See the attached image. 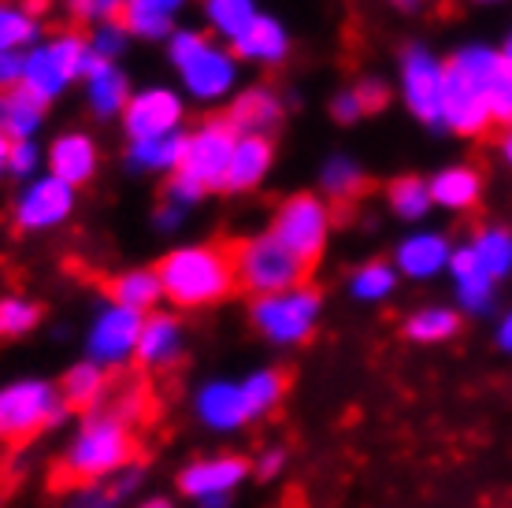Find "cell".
Instances as JSON below:
<instances>
[{
  "label": "cell",
  "mask_w": 512,
  "mask_h": 508,
  "mask_svg": "<svg viewBox=\"0 0 512 508\" xmlns=\"http://www.w3.org/2000/svg\"><path fill=\"white\" fill-rule=\"evenodd\" d=\"M286 390H290V379L282 368H253L238 379L216 375L193 390V420L212 434H238L253 423L268 420L286 401Z\"/></svg>",
  "instance_id": "cell-1"
},
{
  "label": "cell",
  "mask_w": 512,
  "mask_h": 508,
  "mask_svg": "<svg viewBox=\"0 0 512 508\" xmlns=\"http://www.w3.org/2000/svg\"><path fill=\"white\" fill-rule=\"evenodd\" d=\"M134 427L130 416L119 405H101L93 412H82L75 431L67 434L60 449V475L67 483L90 486L104 483L134 464Z\"/></svg>",
  "instance_id": "cell-2"
},
{
  "label": "cell",
  "mask_w": 512,
  "mask_h": 508,
  "mask_svg": "<svg viewBox=\"0 0 512 508\" xmlns=\"http://www.w3.org/2000/svg\"><path fill=\"white\" fill-rule=\"evenodd\" d=\"M156 275L164 286V301H171L175 308H186V312L212 308L238 290L231 245L219 242H193L171 249L156 264Z\"/></svg>",
  "instance_id": "cell-3"
},
{
  "label": "cell",
  "mask_w": 512,
  "mask_h": 508,
  "mask_svg": "<svg viewBox=\"0 0 512 508\" xmlns=\"http://www.w3.org/2000/svg\"><path fill=\"white\" fill-rule=\"evenodd\" d=\"M71 412L52 379H12L0 386V442H30L38 434L60 427Z\"/></svg>",
  "instance_id": "cell-4"
},
{
  "label": "cell",
  "mask_w": 512,
  "mask_h": 508,
  "mask_svg": "<svg viewBox=\"0 0 512 508\" xmlns=\"http://www.w3.org/2000/svg\"><path fill=\"white\" fill-rule=\"evenodd\" d=\"M323 316V293L316 286H294V290L271 293V297H253L249 305V323L253 331L275 349H297L305 345Z\"/></svg>",
  "instance_id": "cell-5"
},
{
  "label": "cell",
  "mask_w": 512,
  "mask_h": 508,
  "mask_svg": "<svg viewBox=\"0 0 512 508\" xmlns=\"http://www.w3.org/2000/svg\"><path fill=\"white\" fill-rule=\"evenodd\" d=\"M234 253V275H238V290H245L249 297H271V293L294 290L305 286L312 267L294 256L275 234H253L242 238L238 245H231Z\"/></svg>",
  "instance_id": "cell-6"
},
{
  "label": "cell",
  "mask_w": 512,
  "mask_h": 508,
  "mask_svg": "<svg viewBox=\"0 0 512 508\" xmlns=\"http://www.w3.org/2000/svg\"><path fill=\"white\" fill-rule=\"evenodd\" d=\"M167 41H171L167 56H171V64L179 67L182 86H186V93H190L193 101L212 104V101H223L231 93L234 82H238V64H234L231 52L212 45L197 30H179V34H171Z\"/></svg>",
  "instance_id": "cell-7"
},
{
  "label": "cell",
  "mask_w": 512,
  "mask_h": 508,
  "mask_svg": "<svg viewBox=\"0 0 512 508\" xmlns=\"http://www.w3.org/2000/svg\"><path fill=\"white\" fill-rule=\"evenodd\" d=\"M90 64V38H82L75 30H64L56 34L45 45H34L26 52V67H23V89L30 97H38L41 104L56 101L75 78H82Z\"/></svg>",
  "instance_id": "cell-8"
},
{
  "label": "cell",
  "mask_w": 512,
  "mask_h": 508,
  "mask_svg": "<svg viewBox=\"0 0 512 508\" xmlns=\"http://www.w3.org/2000/svg\"><path fill=\"white\" fill-rule=\"evenodd\" d=\"M334 227V212L331 204L316 197V193H294L275 208L271 216V234L279 238L294 256H301L308 267L316 264L327 249V238H331Z\"/></svg>",
  "instance_id": "cell-9"
},
{
  "label": "cell",
  "mask_w": 512,
  "mask_h": 508,
  "mask_svg": "<svg viewBox=\"0 0 512 508\" xmlns=\"http://www.w3.org/2000/svg\"><path fill=\"white\" fill-rule=\"evenodd\" d=\"M234 145H238V130L227 123V115L205 119L193 134H186V149H182L179 171L186 178H193L205 193L223 190Z\"/></svg>",
  "instance_id": "cell-10"
},
{
  "label": "cell",
  "mask_w": 512,
  "mask_h": 508,
  "mask_svg": "<svg viewBox=\"0 0 512 508\" xmlns=\"http://www.w3.org/2000/svg\"><path fill=\"white\" fill-rule=\"evenodd\" d=\"M253 479V460L242 453H201L179 468V494L193 505H205L216 497H238L245 483Z\"/></svg>",
  "instance_id": "cell-11"
},
{
  "label": "cell",
  "mask_w": 512,
  "mask_h": 508,
  "mask_svg": "<svg viewBox=\"0 0 512 508\" xmlns=\"http://www.w3.org/2000/svg\"><path fill=\"white\" fill-rule=\"evenodd\" d=\"M145 327V316L134 308H123L116 301H104L93 312L90 327H86V356L97 360L101 368L116 371L134 360L138 353V338Z\"/></svg>",
  "instance_id": "cell-12"
},
{
  "label": "cell",
  "mask_w": 512,
  "mask_h": 508,
  "mask_svg": "<svg viewBox=\"0 0 512 508\" xmlns=\"http://www.w3.org/2000/svg\"><path fill=\"white\" fill-rule=\"evenodd\" d=\"M75 212V186H67L64 178L38 175L30 178L12 204V227L19 234H45L67 223Z\"/></svg>",
  "instance_id": "cell-13"
},
{
  "label": "cell",
  "mask_w": 512,
  "mask_h": 508,
  "mask_svg": "<svg viewBox=\"0 0 512 508\" xmlns=\"http://www.w3.org/2000/svg\"><path fill=\"white\" fill-rule=\"evenodd\" d=\"M442 86H446V64L438 56L420 45L401 52V93L409 112L427 127L442 123Z\"/></svg>",
  "instance_id": "cell-14"
},
{
  "label": "cell",
  "mask_w": 512,
  "mask_h": 508,
  "mask_svg": "<svg viewBox=\"0 0 512 508\" xmlns=\"http://www.w3.org/2000/svg\"><path fill=\"white\" fill-rule=\"evenodd\" d=\"M449 64L464 71L475 86L483 89L490 108V119L501 123V127H512V64L494 49H483V45H472V49H461Z\"/></svg>",
  "instance_id": "cell-15"
},
{
  "label": "cell",
  "mask_w": 512,
  "mask_h": 508,
  "mask_svg": "<svg viewBox=\"0 0 512 508\" xmlns=\"http://www.w3.org/2000/svg\"><path fill=\"white\" fill-rule=\"evenodd\" d=\"M182 112H186V104H182V97L175 89L167 86L138 89V93H130L127 108H123V130H127L130 141L167 138V134H179Z\"/></svg>",
  "instance_id": "cell-16"
},
{
  "label": "cell",
  "mask_w": 512,
  "mask_h": 508,
  "mask_svg": "<svg viewBox=\"0 0 512 508\" xmlns=\"http://www.w3.org/2000/svg\"><path fill=\"white\" fill-rule=\"evenodd\" d=\"M442 123H446L453 134H464V138H479V134L494 123V119H490L483 89L475 86L472 78L464 75V71H457L453 64H446V86H442Z\"/></svg>",
  "instance_id": "cell-17"
},
{
  "label": "cell",
  "mask_w": 512,
  "mask_h": 508,
  "mask_svg": "<svg viewBox=\"0 0 512 508\" xmlns=\"http://www.w3.org/2000/svg\"><path fill=\"white\" fill-rule=\"evenodd\" d=\"M182 353H186V327H182V319L171 316V312H149L145 327H141L134 364H141L145 371H167L179 364Z\"/></svg>",
  "instance_id": "cell-18"
},
{
  "label": "cell",
  "mask_w": 512,
  "mask_h": 508,
  "mask_svg": "<svg viewBox=\"0 0 512 508\" xmlns=\"http://www.w3.org/2000/svg\"><path fill=\"white\" fill-rule=\"evenodd\" d=\"M449 256H453V245H449L446 234L438 230H416L409 238H401L394 249V267L401 279L412 282H427L449 271Z\"/></svg>",
  "instance_id": "cell-19"
},
{
  "label": "cell",
  "mask_w": 512,
  "mask_h": 508,
  "mask_svg": "<svg viewBox=\"0 0 512 508\" xmlns=\"http://www.w3.org/2000/svg\"><path fill=\"white\" fill-rule=\"evenodd\" d=\"M449 279H453V293H457V305H461L464 312L487 316L490 308H494L498 282L479 267V260H475V253L468 245L453 249V256H449Z\"/></svg>",
  "instance_id": "cell-20"
},
{
  "label": "cell",
  "mask_w": 512,
  "mask_h": 508,
  "mask_svg": "<svg viewBox=\"0 0 512 508\" xmlns=\"http://www.w3.org/2000/svg\"><path fill=\"white\" fill-rule=\"evenodd\" d=\"M97 141L90 134H60V138L49 145V175L64 178L67 186H86L93 175H97Z\"/></svg>",
  "instance_id": "cell-21"
},
{
  "label": "cell",
  "mask_w": 512,
  "mask_h": 508,
  "mask_svg": "<svg viewBox=\"0 0 512 508\" xmlns=\"http://www.w3.org/2000/svg\"><path fill=\"white\" fill-rule=\"evenodd\" d=\"M227 123L238 134H256V138H268L271 130L282 123V101L271 86H253L238 93L227 108Z\"/></svg>",
  "instance_id": "cell-22"
},
{
  "label": "cell",
  "mask_w": 512,
  "mask_h": 508,
  "mask_svg": "<svg viewBox=\"0 0 512 508\" xmlns=\"http://www.w3.org/2000/svg\"><path fill=\"white\" fill-rule=\"evenodd\" d=\"M108 382H112V371L101 368V364L90 360V356H82V360H75V364L60 375L56 386H60V394H64L71 412H93V408L104 405Z\"/></svg>",
  "instance_id": "cell-23"
},
{
  "label": "cell",
  "mask_w": 512,
  "mask_h": 508,
  "mask_svg": "<svg viewBox=\"0 0 512 508\" xmlns=\"http://www.w3.org/2000/svg\"><path fill=\"white\" fill-rule=\"evenodd\" d=\"M271 160H275L271 138L238 134V145H234V156H231V167H227V182H223V190L227 193L256 190V186L264 182V175L271 171Z\"/></svg>",
  "instance_id": "cell-24"
},
{
  "label": "cell",
  "mask_w": 512,
  "mask_h": 508,
  "mask_svg": "<svg viewBox=\"0 0 512 508\" xmlns=\"http://www.w3.org/2000/svg\"><path fill=\"white\" fill-rule=\"evenodd\" d=\"M234 52L249 60V64H260V67H279L286 56H290V34H286V26L279 19H271V15H256L253 26L245 30L242 38L234 41Z\"/></svg>",
  "instance_id": "cell-25"
},
{
  "label": "cell",
  "mask_w": 512,
  "mask_h": 508,
  "mask_svg": "<svg viewBox=\"0 0 512 508\" xmlns=\"http://www.w3.org/2000/svg\"><path fill=\"white\" fill-rule=\"evenodd\" d=\"M104 293L108 301H116L123 308H134L141 316L156 312V305L164 301V286H160V275L156 267H130V271H119L104 282Z\"/></svg>",
  "instance_id": "cell-26"
},
{
  "label": "cell",
  "mask_w": 512,
  "mask_h": 508,
  "mask_svg": "<svg viewBox=\"0 0 512 508\" xmlns=\"http://www.w3.org/2000/svg\"><path fill=\"white\" fill-rule=\"evenodd\" d=\"M141 486H145V468L130 464L127 471H119L104 483L78 486L75 494L67 497L64 508H123L141 494Z\"/></svg>",
  "instance_id": "cell-27"
},
{
  "label": "cell",
  "mask_w": 512,
  "mask_h": 508,
  "mask_svg": "<svg viewBox=\"0 0 512 508\" xmlns=\"http://www.w3.org/2000/svg\"><path fill=\"white\" fill-rule=\"evenodd\" d=\"M186 0H123L119 23L127 26L134 38L160 41L175 34V15L182 12Z\"/></svg>",
  "instance_id": "cell-28"
},
{
  "label": "cell",
  "mask_w": 512,
  "mask_h": 508,
  "mask_svg": "<svg viewBox=\"0 0 512 508\" xmlns=\"http://www.w3.org/2000/svg\"><path fill=\"white\" fill-rule=\"evenodd\" d=\"M45 123V104L30 97L23 86L0 89V134L8 141H34Z\"/></svg>",
  "instance_id": "cell-29"
},
{
  "label": "cell",
  "mask_w": 512,
  "mask_h": 508,
  "mask_svg": "<svg viewBox=\"0 0 512 508\" xmlns=\"http://www.w3.org/2000/svg\"><path fill=\"white\" fill-rule=\"evenodd\" d=\"M483 197V175L475 167H446L431 178V201L449 212H468Z\"/></svg>",
  "instance_id": "cell-30"
},
{
  "label": "cell",
  "mask_w": 512,
  "mask_h": 508,
  "mask_svg": "<svg viewBox=\"0 0 512 508\" xmlns=\"http://www.w3.org/2000/svg\"><path fill=\"white\" fill-rule=\"evenodd\" d=\"M401 331L416 345H442L461 334V312L449 305H423L405 316Z\"/></svg>",
  "instance_id": "cell-31"
},
{
  "label": "cell",
  "mask_w": 512,
  "mask_h": 508,
  "mask_svg": "<svg viewBox=\"0 0 512 508\" xmlns=\"http://www.w3.org/2000/svg\"><path fill=\"white\" fill-rule=\"evenodd\" d=\"M397 282L401 275H397L394 260H368L349 275V297L360 305H383L394 297Z\"/></svg>",
  "instance_id": "cell-32"
},
{
  "label": "cell",
  "mask_w": 512,
  "mask_h": 508,
  "mask_svg": "<svg viewBox=\"0 0 512 508\" xmlns=\"http://www.w3.org/2000/svg\"><path fill=\"white\" fill-rule=\"evenodd\" d=\"M182 149H186V134H167V138H145V141H130V167L134 171H167L175 175L182 164Z\"/></svg>",
  "instance_id": "cell-33"
},
{
  "label": "cell",
  "mask_w": 512,
  "mask_h": 508,
  "mask_svg": "<svg viewBox=\"0 0 512 508\" xmlns=\"http://www.w3.org/2000/svg\"><path fill=\"white\" fill-rule=\"evenodd\" d=\"M86 93H90L93 115H101V119H116V115H123V108H127V101H130L127 75H123L116 64H108L104 71H97L93 78H86Z\"/></svg>",
  "instance_id": "cell-34"
},
{
  "label": "cell",
  "mask_w": 512,
  "mask_h": 508,
  "mask_svg": "<svg viewBox=\"0 0 512 508\" xmlns=\"http://www.w3.org/2000/svg\"><path fill=\"white\" fill-rule=\"evenodd\" d=\"M468 249H472L479 267H483L494 282L512 275V230H505V227L475 230V238L468 242Z\"/></svg>",
  "instance_id": "cell-35"
},
{
  "label": "cell",
  "mask_w": 512,
  "mask_h": 508,
  "mask_svg": "<svg viewBox=\"0 0 512 508\" xmlns=\"http://www.w3.org/2000/svg\"><path fill=\"white\" fill-rule=\"evenodd\" d=\"M201 8H205L208 26L216 30L219 38L231 41V45L242 38L245 30L253 26L256 15H260L256 0H201Z\"/></svg>",
  "instance_id": "cell-36"
},
{
  "label": "cell",
  "mask_w": 512,
  "mask_h": 508,
  "mask_svg": "<svg viewBox=\"0 0 512 508\" xmlns=\"http://www.w3.org/2000/svg\"><path fill=\"white\" fill-rule=\"evenodd\" d=\"M386 201L394 208L397 219H405V223H416L431 212V182H423L416 175H401L394 178L390 186H386Z\"/></svg>",
  "instance_id": "cell-37"
},
{
  "label": "cell",
  "mask_w": 512,
  "mask_h": 508,
  "mask_svg": "<svg viewBox=\"0 0 512 508\" xmlns=\"http://www.w3.org/2000/svg\"><path fill=\"white\" fill-rule=\"evenodd\" d=\"M41 316H45V308L34 297H19V293L0 297V342H15V338L34 334L41 327Z\"/></svg>",
  "instance_id": "cell-38"
},
{
  "label": "cell",
  "mask_w": 512,
  "mask_h": 508,
  "mask_svg": "<svg viewBox=\"0 0 512 508\" xmlns=\"http://www.w3.org/2000/svg\"><path fill=\"white\" fill-rule=\"evenodd\" d=\"M320 182H323V193H327L331 201H357L360 193L368 190L364 167H360L357 160H349V156H334V160H327Z\"/></svg>",
  "instance_id": "cell-39"
},
{
  "label": "cell",
  "mask_w": 512,
  "mask_h": 508,
  "mask_svg": "<svg viewBox=\"0 0 512 508\" xmlns=\"http://www.w3.org/2000/svg\"><path fill=\"white\" fill-rule=\"evenodd\" d=\"M38 19L26 8L15 4H0V52H23L26 45L38 41Z\"/></svg>",
  "instance_id": "cell-40"
},
{
  "label": "cell",
  "mask_w": 512,
  "mask_h": 508,
  "mask_svg": "<svg viewBox=\"0 0 512 508\" xmlns=\"http://www.w3.org/2000/svg\"><path fill=\"white\" fill-rule=\"evenodd\" d=\"M127 41H130V30L119 23V19H112V23L93 26L90 49L101 56L104 64H116V56H123V52H127Z\"/></svg>",
  "instance_id": "cell-41"
},
{
  "label": "cell",
  "mask_w": 512,
  "mask_h": 508,
  "mask_svg": "<svg viewBox=\"0 0 512 508\" xmlns=\"http://www.w3.org/2000/svg\"><path fill=\"white\" fill-rule=\"evenodd\" d=\"M67 12L75 23H112L123 15V0H67Z\"/></svg>",
  "instance_id": "cell-42"
},
{
  "label": "cell",
  "mask_w": 512,
  "mask_h": 508,
  "mask_svg": "<svg viewBox=\"0 0 512 508\" xmlns=\"http://www.w3.org/2000/svg\"><path fill=\"white\" fill-rule=\"evenodd\" d=\"M286 468H290V449H286V445H264L253 460V479L275 483Z\"/></svg>",
  "instance_id": "cell-43"
},
{
  "label": "cell",
  "mask_w": 512,
  "mask_h": 508,
  "mask_svg": "<svg viewBox=\"0 0 512 508\" xmlns=\"http://www.w3.org/2000/svg\"><path fill=\"white\" fill-rule=\"evenodd\" d=\"M205 197V190L193 182V178H186L182 171H175V175L167 178L164 186V204H171V208H179V212H186V208H193V204Z\"/></svg>",
  "instance_id": "cell-44"
},
{
  "label": "cell",
  "mask_w": 512,
  "mask_h": 508,
  "mask_svg": "<svg viewBox=\"0 0 512 508\" xmlns=\"http://www.w3.org/2000/svg\"><path fill=\"white\" fill-rule=\"evenodd\" d=\"M38 164H41V149L34 141H12V149H8V175L38 178Z\"/></svg>",
  "instance_id": "cell-45"
},
{
  "label": "cell",
  "mask_w": 512,
  "mask_h": 508,
  "mask_svg": "<svg viewBox=\"0 0 512 508\" xmlns=\"http://www.w3.org/2000/svg\"><path fill=\"white\" fill-rule=\"evenodd\" d=\"M331 115L338 123H357L360 115H368V112H364V104H360L357 89H342V93H334Z\"/></svg>",
  "instance_id": "cell-46"
},
{
  "label": "cell",
  "mask_w": 512,
  "mask_h": 508,
  "mask_svg": "<svg viewBox=\"0 0 512 508\" xmlns=\"http://www.w3.org/2000/svg\"><path fill=\"white\" fill-rule=\"evenodd\" d=\"M23 67H26L23 52H0V89L23 86Z\"/></svg>",
  "instance_id": "cell-47"
},
{
  "label": "cell",
  "mask_w": 512,
  "mask_h": 508,
  "mask_svg": "<svg viewBox=\"0 0 512 508\" xmlns=\"http://www.w3.org/2000/svg\"><path fill=\"white\" fill-rule=\"evenodd\" d=\"M353 89H357L364 112H379V108H386V86L379 82V78H360Z\"/></svg>",
  "instance_id": "cell-48"
},
{
  "label": "cell",
  "mask_w": 512,
  "mask_h": 508,
  "mask_svg": "<svg viewBox=\"0 0 512 508\" xmlns=\"http://www.w3.org/2000/svg\"><path fill=\"white\" fill-rule=\"evenodd\" d=\"M494 342H498L501 353L512 356V308L498 319V331H494Z\"/></svg>",
  "instance_id": "cell-49"
},
{
  "label": "cell",
  "mask_w": 512,
  "mask_h": 508,
  "mask_svg": "<svg viewBox=\"0 0 512 508\" xmlns=\"http://www.w3.org/2000/svg\"><path fill=\"white\" fill-rule=\"evenodd\" d=\"M498 149H501V156L509 160V167H512V127H505V134L498 138Z\"/></svg>",
  "instance_id": "cell-50"
},
{
  "label": "cell",
  "mask_w": 512,
  "mask_h": 508,
  "mask_svg": "<svg viewBox=\"0 0 512 508\" xmlns=\"http://www.w3.org/2000/svg\"><path fill=\"white\" fill-rule=\"evenodd\" d=\"M8 149H12V141L0 134V178L8 175Z\"/></svg>",
  "instance_id": "cell-51"
},
{
  "label": "cell",
  "mask_w": 512,
  "mask_h": 508,
  "mask_svg": "<svg viewBox=\"0 0 512 508\" xmlns=\"http://www.w3.org/2000/svg\"><path fill=\"white\" fill-rule=\"evenodd\" d=\"M138 508H175V501H167V497H145V501H138Z\"/></svg>",
  "instance_id": "cell-52"
},
{
  "label": "cell",
  "mask_w": 512,
  "mask_h": 508,
  "mask_svg": "<svg viewBox=\"0 0 512 508\" xmlns=\"http://www.w3.org/2000/svg\"><path fill=\"white\" fill-rule=\"evenodd\" d=\"M197 508H234V497H216V501H205V505Z\"/></svg>",
  "instance_id": "cell-53"
},
{
  "label": "cell",
  "mask_w": 512,
  "mask_h": 508,
  "mask_svg": "<svg viewBox=\"0 0 512 508\" xmlns=\"http://www.w3.org/2000/svg\"><path fill=\"white\" fill-rule=\"evenodd\" d=\"M390 4H394V8H401V12H416L423 0H390Z\"/></svg>",
  "instance_id": "cell-54"
},
{
  "label": "cell",
  "mask_w": 512,
  "mask_h": 508,
  "mask_svg": "<svg viewBox=\"0 0 512 508\" xmlns=\"http://www.w3.org/2000/svg\"><path fill=\"white\" fill-rule=\"evenodd\" d=\"M501 56H505V60L512 64V34H509V41H505V52H501Z\"/></svg>",
  "instance_id": "cell-55"
}]
</instances>
